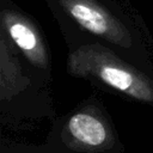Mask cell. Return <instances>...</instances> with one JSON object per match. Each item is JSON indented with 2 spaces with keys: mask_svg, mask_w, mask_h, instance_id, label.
<instances>
[{
  "mask_svg": "<svg viewBox=\"0 0 153 153\" xmlns=\"http://www.w3.org/2000/svg\"><path fill=\"white\" fill-rule=\"evenodd\" d=\"M66 44L94 41L153 69V37L128 0H43Z\"/></svg>",
  "mask_w": 153,
  "mask_h": 153,
  "instance_id": "cell-1",
  "label": "cell"
},
{
  "mask_svg": "<svg viewBox=\"0 0 153 153\" xmlns=\"http://www.w3.org/2000/svg\"><path fill=\"white\" fill-rule=\"evenodd\" d=\"M66 71L98 88L130 102L153 106V69L94 41L67 45Z\"/></svg>",
  "mask_w": 153,
  "mask_h": 153,
  "instance_id": "cell-2",
  "label": "cell"
},
{
  "mask_svg": "<svg viewBox=\"0 0 153 153\" xmlns=\"http://www.w3.org/2000/svg\"><path fill=\"white\" fill-rule=\"evenodd\" d=\"M44 143L49 153H124L126 149L108 109L94 94L56 117Z\"/></svg>",
  "mask_w": 153,
  "mask_h": 153,
  "instance_id": "cell-3",
  "label": "cell"
},
{
  "mask_svg": "<svg viewBox=\"0 0 153 153\" xmlns=\"http://www.w3.org/2000/svg\"><path fill=\"white\" fill-rule=\"evenodd\" d=\"M44 116L56 118L49 87L43 85L26 66L19 53L0 30V112L2 123Z\"/></svg>",
  "mask_w": 153,
  "mask_h": 153,
  "instance_id": "cell-4",
  "label": "cell"
},
{
  "mask_svg": "<svg viewBox=\"0 0 153 153\" xmlns=\"http://www.w3.org/2000/svg\"><path fill=\"white\" fill-rule=\"evenodd\" d=\"M0 30L5 32L33 75L51 84V53L39 24L13 0H0Z\"/></svg>",
  "mask_w": 153,
  "mask_h": 153,
  "instance_id": "cell-5",
  "label": "cell"
}]
</instances>
